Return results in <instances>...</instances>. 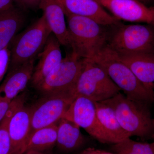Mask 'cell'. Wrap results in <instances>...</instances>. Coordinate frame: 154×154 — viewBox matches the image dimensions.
I'll use <instances>...</instances> for the list:
<instances>
[{"label": "cell", "mask_w": 154, "mask_h": 154, "mask_svg": "<svg viewBox=\"0 0 154 154\" xmlns=\"http://www.w3.org/2000/svg\"><path fill=\"white\" fill-rule=\"evenodd\" d=\"M14 6L13 0H0V10L10 8Z\"/></svg>", "instance_id": "27"}, {"label": "cell", "mask_w": 154, "mask_h": 154, "mask_svg": "<svg viewBox=\"0 0 154 154\" xmlns=\"http://www.w3.org/2000/svg\"><path fill=\"white\" fill-rule=\"evenodd\" d=\"M115 154H154V141L152 143L141 142L127 139L110 147Z\"/></svg>", "instance_id": "22"}, {"label": "cell", "mask_w": 154, "mask_h": 154, "mask_svg": "<svg viewBox=\"0 0 154 154\" xmlns=\"http://www.w3.org/2000/svg\"><path fill=\"white\" fill-rule=\"evenodd\" d=\"M25 94L19 95L11 102L10 108L4 118L0 122V154H9L11 149V142L8 126L10 119L15 111L24 104Z\"/></svg>", "instance_id": "21"}, {"label": "cell", "mask_w": 154, "mask_h": 154, "mask_svg": "<svg viewBox=\"0 0 154 154\" xmlns=\"http://www.w3.org/2000/svg\"><path fill=\"white\" fill-rule=\"evenodd\" d=\"M153 125H154V119H153Z\"/></svg>", "instance_id": "30"}, {"label": "cell", "mask_w": 154, "mask_h": 154, "mask_svg": "<svg viewBox=\"0 0 154 154\" xmlns=\"http://www.w3.org/2000/svg\"><path fill=\"white\" fill-rule=\"evenodd\" d=\"M96 1L119 21L143 22L154 26V7H147L137 0Z\"/></svg>", "instance_id": "10"}, {"label": "cell", "mask_w": 154, "mask_h": 154, "mask_svg": "<svg viewBox=\"0 0 154 154\" xmlns=\"http://www.w3.org/2000/svg\"><path fill=\"white\" fill-rule=\"evenodd\" d=\"M83 61V68L75 87L76 96H84L94 102H100L121 91L101 67L91 60Z\"/></svg>", "instance_id": "6"}, {"label": "cell", "mask_w": 154, "mask_h": 154, "mask_svg": "<svg viewBox=\"0 0 154 154\" xmlns=\"http://www.w3.org/2000/svg\"><path fill=\"white\" fill-rule=\"evenodd\" d=\"M38 8L43 12L52 33L61 45L69 46L65 13L60 0H41Z\"/></svg>", "instance_id": "15"}, {"label": "cell", "mask_w": 154, "mask_h": 154, "mask_svg": "<svg viewBox=\"0 0 154 154\" xmlns=\"http://www.w3.org/2000/svg\"><path fill=\"white\" fill-rule=\"evenodd\" d=\"M102 102L113 109L119 124L131 137H154L153 119L148 105L130 99L120 92Z\"/></svg>", "instance_id": "3"}, {"label": "cell", "mask_w": 154, "mask_h": 154, "mask_svg": "<svg viewBox=\"0 0 154 154\" xmlns=\"http://www.w3.org/2000/svg\"><path fill=\"white\" fill-rule=\"evenodd\" d=\"M89 60L101 67L127 97L147 105L154 102V91L146 88L107 45Z\"/></svg>", "instance_id": "1"}, {"label": "cell", "mask_w": 154, "mask_h": 154, "mask_svg": "<svg viewBox=\"0 0 154 154\" xmlns=\"http://www.w3.org/2000/svg\"><path fill=\"white\" fill-rule=\"evenodd\" d=\"M11 58L9 47L0 50V83L8 70Z\"/></svg>", "instance_id": "23"}, {"label": "cell", "mask_w": 154, "mask_h": 154, "mask_svg": "<svg viewBox=\"0 0 154 154\" xmlns=\"http://www.w3.org/2000/svg\"><path fill=\"white\" fill-rule=\"evenodd\" d=\"M44 96L30 107L31 129L29 136L37 130L57 124L60 121L76 97L73 92Z\"/></svg>", "instance_id": "7"}, {"label": "cell", "mask_w": 154, "mask_h": 154, "mask_svg": "<svg viewBox=\"0 0 154 154\" xmlns=\"http://www.w3.org/2000/svg\"><path fill=\"white\" fill-rule=\"evenodd\" d=\"M83 64V59L72 51L69 53L35 88L43 95L62 92L74 93Z\"/></svg>", "instance_id": "8"}, {"label": "cell", "mask_w": 154, "mask_h": 154, "mask_svg": "<svg viewBox=\"0 0 154 154\" xmlns=\"http://www.w3.org/2000/svg\"><path fill=\"white\" fill-rule=\"evenodd\" d=\"M19 4L26 9H34L39 7L41 0H17Z\"/></svg>", "instance_id": "24"}, {"label": "cell", "mask_w": 154, "mask_h": 154, "mask_svg": "<svg viewBox=\"0 0 154 154\" xmlns=\"http://www.w3.org/2000/svg\"><path fill=\"white\" fill-rule=\"evenodd\" d=\"M66 16L76 15L91 18L99 24L111 26L120 21L105 11L96 0H60Z\"/></svg>", "instance_id": "12"}, {"label": "cell", "mask_w": 154, "mask_h": 154, "mask_svg": "<svg viewBox=\"0 0 154 154\" xmlns=\"http://www.w3.org/2000/svg\"><path fill=\"white\" fill-rule=\"evenodd\" d=\"M137 1H139L140 2L142 3L143 4L147 5H148L149 4V3H150L152 1H154V0H137Z\"/></svg>", "instance_id": "29"}, {"label": "cell", "mask_w": 154, "mask_h": 154, "mask_svg": "<svg viewBox=\"0 0 154 154\" xmlns=\"http://www.w3.org/2000/svg\"><path fill=\"white\" fill-rule=\"evenodd\" d=\"M95 103L87 97L77 96L63 118L82 128L101 143L106 144L105 135L97 118Z\"/></svg>", "instance_id": "9"}, {"label": "cell", "mask_w": 154, "mask_h": 154, "mask_svg": "<svg viewBox=\"0 0 154 154\" xmlns=\"http://www.w3.org/2000/svg\"><path fill=\"white\" fill-rule=\"evenodd\" d=\"M95 103L97 118L105 135L106 144H114L131 138L122 127L109 105L103 102Z\"/></svg>", "instance_id": "17"}, {"label": "cell", "mask_w": 154, "mask_h": 154, "mask_svg": "<svg viewBox=\"0 0 154 154\" xmlns=\"http://www.w3.org/2000/svg\"><path fill=\"white\" fill-rule=\"evenodd\" d=\"M69 46L83 59H91L107 45L110 26L88 17L66 15Z\"/></svg>", "instance_id": "2"}, {"label": "cell", "mask_w": 154, "mask_h": 154, "mask_svg": "<svg viewBox=\"0 0 154 154\" xmlns=\"http://www.w3.org/2000/svg\"><path fill=\"white\" fill-rule=\"evenodd\" d=\"M25 154H50L47 153L45 152H40L34 151H30L26 152Z\"/></svg>", "instance_id": "28"}, {"label": "cell", "mask_w": 154, "mask_h": 154, "mask_svg": "<svg viewBox=\"0 0 154 154\" xmlns=\"http://www.w3.org/2000/svg\"><path fill=\"white\" fill-rule=\"evenodd\" d=\"M57 125L42 128L33 132L28 137L23 154L30 151L45 152L56 144Z\"/></svg>", "instance_id": "20"}, {"label": "cell", "mask_w": 154, "mask_h": 154, "mask_svg": "<svg viewBox=\"0 0 154 154\" xmlns=\"http://www.w3.org/2000/svg\"><path fill=\"white\" fill-rule=\"evenodd\" d=\"M107 45L119 54H154V26L111 25Z\"/></svg>", "instance_id": "4"}, {"label": "cell", "mask_w": 154, "mask_h": 154, "mask_svg": "<svg viewBox=\"0 0 154 154\" xmlns=\"http://www.w3.org/2000/svg\"><path fill=\"white\" fill-rule=\"evenodd\" d=\"M51 33L43 15L18 33L9 46L11 58L8 71L35 59L41 53Z\"/></svg>", "instance_id": "5"}, {"label": "cell", "mask_w": 154, "mask_h": 154, "mask_svg": "<svg viewBox=\"0 0 154 154\" xmlns=\"http://www.w3.org/2000/svg\"><path fill=\"white\" fill-rule=\"evenodd\" d=\"M11 103V102H0V122L8 110Z\"/></svg>", "instance_id": "26"}, {"label": "cell", "mask_w": 154, "mask_h": 154, "mask_svg": "<svg viewBox=\"0 0 154 154\" xmlns=\"http://www.w3.org/2000/svg\"><path fill=\"white\" fill-rule=\"evenodd\" d=\"M60 45L57 38L51 33L43 49L38 55L39 60L33 70L30 82L34 88H36L61 62L63 58Z\"/></svg>", "instance_id": "14"}, {"label": "cell", "mask_w": 154, "mask_h": 154, "mask_svg": "<svg viewBox=\"0 0 154 154\" xmlns=\"http://www.w3.org/2000/svg\"><path fill=\"white\" fill-rule=\"evenodd\" d=\"M79 154H115L112 152H107L94 148H88L83 151Z\"/></svg>", "instance_id": "25"}, {"label": "cell", "mask_w": 154, "mask_h": 154, "mask_svg": "<svg viewBox=\"0 0 154 154\" xmlns=\"http://www.w3.org/2000/svg\"><path fill=\"white\" fill-rule=\"evenodd\" d=\"M31 129L30 107L24 104L14 113L9 122L8 130L11 142L9 154H23V150Z\"/></svg>", "instance_id": "13"}, {"label": "cell", "mask_w": 154, "mask_h": 154, "mask_svg": "<svg viewBox=\"0 0 154 154\" xmlns=\"http://www.w3.org/2000/svg\"><path fill=\"white\" fill-rule=\"evenodd\" d=\"M35 60L28 61L8 71L0 85V102H11L24 91L32 78Z\"/></svg>", "instance_id": "11"}, {"label": "cell", "mask_w": 154, "mask_h": 154, "mask_svg": "<svg viewBox=\"0 0 154 154\" xmlns=\"http://www.w3.org/2000/svg\"><path fill=\"white\" fill-rule=\"evenodd\" d=\"M85 142V139L79 127L64 118L59 122L56 144L60 149L73 152L82 147Z\"/></svg>", "instance_id": "19"}, {"label": "cell", "mask_w": 154, "mask_h": 154, "mask_svg": "<svg viewBox=\"0 0 154 154\" xmlns=\"http://www.w3.org/2000/svg\"><path fill=\"white\" fill-rule=\"evenodd\" d=\"M25 22L23 12L14 5L0 10V50L9 47Z\"/></svg>", "instance_id": "18"}, {"label": "cell", "mask_w": 154, "mask_h": 154, "mask_svg": "<svg viewBox=\"0 0 154 154\" xmlns=\"http://www.w3.org/2000/svg\"><path fill=\"white\" fill-rule=\"evenodd\" d=\"M118 54L138 79L146 88L154 91V54Z\"/></svg>", "instance_id": "16"}]
</instances>
